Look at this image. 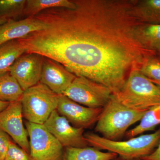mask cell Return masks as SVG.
<instances>
[{"instance_id": "1", "label": "cell", "mask_w": 160, "mask_h": 160, "mask_svg": "<svg viewBox=\"0 0 160 160\" xmlns=\"http://www.w3.org/2000/svg\"><path fill=\"white\" fill-rule=\"evenodd\" d=\"M74 9L54 8L33 16L46 29L20 39L27 53L55 60L76 76L106 86L113 94L122 88L130 72L140 69L151 52L133 36L138 23L132 1H75Z\"/></svg>"}, {"instance_id": "2", "label": "cell", "mask_w": 160, "mask_h": 160, "mask_svg": "<svg viewBox=\"0 0 160 160\" xmlns=\"http://www.w3.org/2000/svg\"><path fill=\"white\" fill-rule=\"evenodd\" d=\"M146 111L130 109L112 94L98 118L95 131L107 139L118 141L129 127L141 121Z\"/></svg>"}, {"instance_id": "3", "label": "cell", "mask_w": 160, "mask_h": 160, "mask_svg": "<svg viewBox=\"0 0 160 160\" xmlns=\"http://www.w3.org/2000/svg\"><path fill=\"white\" fill-rule=\"evenodd\" d=\"M89 146L117 154L126 160L142 158L157 147L160 140V128L151 134H144L126 141L107 139L92 132L84 134Z\"/></svg>"}, {"instance_id": "4", "label": "cell", "mask_w": 160, "mask_h": 160, "mask_svg": "<svg viewBox=\"0 0 160 160\" xmlns=\"http://www.w3.org/2000/svg\"><path fill=\"white\" fill-rule=\"evenodd\" d=\"M114 95L130 109L147 111L160 105V88L146 78L139 69L132 70L121 90Z\"/></svg>"}, {"instance_id": "5", "label": "cell", "mask_w": 160, "mask_h": 160, "mask_svg": "<svg viewBox=\"0 0 160 160\" xmlns=\"http://www.w3.org/2000/svg\"><path fill=\"white\" fill-rule=\"evenodd\" d=\"M59 95L40 82L26 89L21 100L23 117L29 122L44 124L56 110Z\"/></svg>"}, {"instance_id": "6", "label": "cell", "mask_w": 160, "mask_h": 160, "mask_svg": "<svg viewBox=\"0 0 160 160\" xmlns=\"http://www.w3.org/2000/svg\"><path fill=\"white\" fill-rule=\"evenodd\" d=\"M108 87L85 77L76 76L63 94L86 107L102 109L112 95Z\"/></svg>"}, {"instance_id": "7", "label": "cell", "mask_w": 160, "mask_h": 160, "mask_svg": "<svg viewBox=\"0 0 160 160\" xmlns=\"http://www.w3.org/2000/svg\"><path fill=\"white\" fill-rule=\"evenodd\" d=\"M25 124L32 160H63L64 147L44 124L28 122Z\"/></svg>"}, {"instance_id": "8", "label": "cell", "mask_w": 160, "mask_h": 160, "mask_svg": "<svg viewBox=\"0 0 160 160\" xmlns=\"http://www.w3.org/2000/svg\"><path fill=\"white\" fill-rule=\"evenodd\" d=\"M23 117L21 101L10 103L0 112V129L30 154L29 136L23 124Z\"/></svg>"}, {"instance_id": "9", "label": "cell", "mask_w": 160, "mask_h": 160, "mask_svg": "<svg viewBox=\"0 0 160 160\" xmlns=\"http://www.w3.org/2000/svg\"><path fill=\"white\" fill-rule=\"evenodd\" d=\"M44 125L64 148L89 146L84 136L85 129L72 126L57 109L51 113Z\"/></svg>"}, {"instance_id": "10", "label": "cell", "mask_w": 160, "mask_h": 160, "mask_svg": "<svg viewBox=\"0 0 160 160\" xmlns=\"http://www.w3.org/2000/svg\"><path fill=\"white\" fill-rule=\"evenodd\" d=\"M44 57L35 52L26 53L20 57L10 67L9 72L23 91L40 82Z\"/></svg>"}, {"instance_id": "11", "label": "cell", "mask_w": 160, "mask_h": 160, "mask_svg": "<svg viewBox=\"0 0 160 160\" xmlns=\"http://www.w3.org/2000/svg\"><path fill=\"white\" fill-rule=\"evenodd\" d=\"M102 109L86 107L76 102L64 94L59 95L57 110L75 127L85 129L97 122Z\"/></svg>"}, {"instance_id": "12", "label": "cell", "mask_w": 160, "mask_h": 160, "mask_svg": "<svg viewBox=\"0 0 160 160\" xmlns=\"http://www.w3.org/2000/svg\"><path fill=\"white\" fill-rule=\"evenodd\" d=\"M76 77L59 62L44 57L40 82L55 93L63 94Z\"/></svg>"}, {"instance_id": "13", "label": "cell", "mask_w": 160, "mask_h": 160, "mask_svg": "<svg viewBox=\"0 0 160 160\" xmlns=\"http://www.w3.org/2000/svg\"><path fill=\"white\" fill-rule=\"evenodd\" d=\"M47 25L35 16L16 21L9 20L0 25V46L4 43L19 39L27 35L46 29Z\"/></svg>"}, {"instance_id": "14", "label": "cell", "mask_w": 160, "mask_h": 160, "mask_svg": "<svg viewBox=\"0 0 160 160\" xmlns=\"http://www.w3.org/2000/svg\"><path fill=\"white\" fill-rule=\"evenodd\" d=\"M133 36L144 49L156 52L160 48V25L138 23L134 26Z\"/></svg>"}, {"instance_id": "15", "label": "cell", "mask_w": 160, "mask_h": 160, "mask_svg": "<svg viewBox=\"0 0 160 160\" xmlns=\"http://www.w3.org/2000/svg\"><path fill=\"white\" fill-rule=\"evenodd\" d=\"M132 13L139 23L160 25V0L133 1Z\"/></svg>"}, {"instance_id": "16", "label": "cell", "mask_w": 160, "mask_h": 160, "mask_svg": "<svg viewBox=\"0 0 160 160\" xmlns=\"http://www.w3.org/2000/svg\"><path fill=\"white\" fill-rule=\"evenodd\" d=\"M117 154L88 146L82 148H64L63 160H113Z\"/></svg>"}, {"instance_id": "17", "label": "cell", "mask_w": 160, "mask_h": 160, "mask_svg": "<svg viewBox=\"0 0 160 160\" xmlns=\"http://www.w3.org/2000/svg\"><path fill=\"white\" fill-rule=\"evenodd\" d=\"M26 52L20 39L9 41L0 46V73L9 71L15 62Z\"/></svg>"}, {"instance_id": "18", "label": "cell", "mask_w": 160, "mask_h": 160, "mask_svg": "<svg viewBox=\"0 0 160 160\" xmlns=\"http://www.w3.org/2000/svg\"><path fill=\"white\" fill-rule=\"evenodd\" d=\"M24 91L9 71L0 73V100L11 103L20 101Z\"/></svg>"}, {"instance_id": "19", "label": "cell", "mask_w": 160, "mask_h": 160, "mask_svg": "<svg viewBox=\"0 0 160 160\" xmlns=\"http://www.w3.org/2000/svg\"><path fill=\"white\" fill-rule=\"evenodd\" d=\"M77 7L75 1L68 0H28L26 1L23 15L32 17L46 9L54 8L74 9Z\"/></svg>"}, {"instance_id": "20", "label": "cell", "mask_w": 160, "mask_h": 160, "mask_svg": "<svg viewBox=\"0 0 160 160\" xmlns=\"http://www.w3.org/2000/svg\"><path fill=\"white\" fill-rule=\"evenodd\" d=\"M160 125V105L150 108L145 112L140 123L134 128L128 130L125 136L127 138L135 137L146 132L155 129Z\"/></svg>"}, {"instance_id": "21", "label": "cell", "mask_w": 160, "mask_h": 160, "mask_svg": "<svg viewBox=\"0 0 160 160\" xmlns=\"http://www.w3.org/2000/svg\"><path fill=\"white\" fill-rule=\"evenodd\" d=\"M26 0H0V18L12 19L22 15Z\"/></svg>"}, {"instance_id": "22", "label": "cell", "mask_w": 160, "mask_h": 160, "mask_svg": "<svg viewBox=\"0 0 160 160\" xmlns=\"http://www.w3.org/2000/svg\"><path fill=\"white\" fill-rule=\"evenodd\" d=\"M156 52L148 55L139 69L145 76L152 82H160V59Z\"/></svg>"}, {"instance_id": "23", "label": "cell", "mask_w": 160, "mask_h": 160, "mask_svg": "<svg viewBox=\"0 0 160 160\" xmlns=\"http://www.w3.org/2000/svg\"><path fill=\"white\" fill-rule=\"evenodd\" d=\"M4 160H32L29 153L11 140Z\"/></svg>"}, {"instance_id": "24", "label": "cell", "mask_w": 160, "mask_h": 160, "mask_svg": "<svg viewBox=\"0 0 160 160\" xmlns=\"http://www.w3.org/2000/svg\"><path fill=\"white\" fill-rule=\"evenodd\" d=\"M11 140L8 134L0 129V160H4Z\"/></svg>"}, {"instance_id": "25", "label": "cell", "mask_w": 160, "mask_h": 160, "mask_svg": "<svg viewBox=\"0 0 160 160\" xmlns=\"http://www.w3.org/2000/svg\"><path fill=\"white\" fill-rule=\"evenodd\" d=\"M141 159L144 160H160V140L157 147L152 153Z\"/></svg>"}, {"instance_id": "26", "label": "cell", "mask_w": 160, "mask_h": 160, "mask_svg": "<svg viewBox=\"0 0 160 160\" xmlns=\"http://www.w3.org/2000/svg\"><path fill=\"white\" fill-rule=\"evenodd\" d=\"M9 104L10 103L8 102H4L0 100V112L6 109V107L9 106Z\"/></svg>"}, {"instance_id": "27", "label": "cell", "mask_w": 160, "mask_h": 160, "mask_svg": "<svg viewBox=\"0 0 160 160\" xmlns=\"http://www.w3.org/2000/svg\"><path fill=\"white\" fill-rule=\"evenodd\" d=\"M9 20L5 19L0 18V25L6 23Z\"/></svg>"}, {"instance_id": "28", "label": "cell", "mask_w": 160, "mask_h": 160, "mask_svg": "<svg viewBox=\"0 0 160 160\" xmlns=\"http://www.w3.org/2000/svg\"><path fill=\"white\" fill-rule=\"evenodd\" d=\"M153 82L154 83V84H155L156 85H157L158 87H159L160 88V82Z\"/></svg>"}, {"instance_id": "29", "label": "cell", "mask_w": 160, "mask_h": 160, "mask_svg": "<svg viewBox=\"0 0 160 160\" xmlns=\"http://www.w3.org/2000/svg\"><path fill=\"white\" fill-rule=\"evenodd\" d=\"M156 53L157 55H158L159 57V58L160 59V48L156 52Z\"/></svg>"}, {"instance_id": "30", "label": "cell", "mask_w": 160, "mask_h": 160, "mask_svg": "<svg viewBox=\"0 0 160 160\" xmlns=\"http://www.w3.org/2000/svg\"><path fill=\"white\" fill-rule=\"evenodd\" d=\"M113 160H126L122 158L119 157H118L117 158H116L115 159Z\"/></svg>"}, {"instance_id": "31", "label": "cell", "mask_w": 160, "mask_h": 160, "mask_svg": "<svg viewBox=\"0 0 160 160\" xmlns=\"http://www.w3.org/2000/svg\"><path fill=\"white\" fill-rule=\"evenodd\" d=\"M132 160H144L143 159H142L141 158H138V159H133Z\"/></svg>"}]
</instances>
